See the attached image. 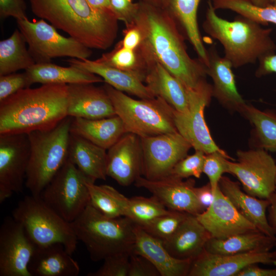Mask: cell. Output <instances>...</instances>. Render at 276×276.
<instances>
[{"label":"cell","instance_id":"obj_51","mask_svg":"<svg viewBox=\"0 0 276 276\" xmlns=\"http://www.w3.org/2000/svg\"><path fill=\"white\" fill-rule=\"evenodd\" d=\"M270 201L269 209V223L274 229L276 234V191L274 192L268 198ZM274 246L276 247V241ZM276 257V250L273 251Z\"/></svg>","mask_w":276,"mask_h":276},{"label":"cell","instance_id":"obj_46","mask_svg":"<svg viewBox=\"0 0 276 276\" xmlns=\"http://www.w3.org/2000/svg\"><path fill=\"white\" fill-rule=\"evenodd\" d=\"M24 0H0V17L4 19L13 17L16 19L27 17Z\"/></svg>","mask_w":276,"mask_h":276},{"label":"cell","instance_id":"obj_1","mask_svg":"<svg viewBox=\"0 0 276 276\" xmlns=\"http://www.w3.org/2000/svg\"><path fill=\"white\" fill-rule=\"evenodd\" d=\"M133 24L142 32L143 43L152 56L187 89L208 83L205 65L190 57L180 29L167 10L140 0Z\"/></svg>","mask_w":276,"mask_h":276},{"label":"cell","instance_id":"obj_5","mask_svg":"<svg viewBox=\"0 0 276 276\" xmlns=\"http://www.w3.org/2000/svg\"><path fill=\"white\" fill-rule=\"evenodd\" d=\"M71 225L93 261L132 252L135 223L127 217H108L89 203Z\"/></svg>","mask_w":276,"mask_h":276},{"label":"cell","instance_id":"obj_2","mask_svg":"<svg viewBox=\"0 0 276 276\" xmlns=\"http://www.w3.org/2000/svg\"><path fill=\"white\" fill-rule=\"evenodd\" d=\"M67 84L20 90L0 102V134L52 129L67 117Z\"/></svg>","mask_w":276,"mask_h":276},{"label":"cell","instance_id":"obj_50","mask_svg":"<svg viewBox=\"0 0 276 276\" xmlns=\"http://www.w3.org/2000/svg\"><path fill=\"white\" fill-rule=\"evenodd\" d=\"M257 264H251L246 267L237 276H276V267L271 269L262 268Z\"/></svg>","mask_w":276,"mask_h":276},{"label":"cell","instance_id":"obj_56","mask_svg":"<svg viewBox=\"0 0 276 276\" xmlns=\"http://www.w3.org/2000/svg\"><path fill=\"white\" fill-rule=\"evenodd\" d=\"M275 189H276V178H275Z\"/></svg>","mask_w":276,"mask_h":276},{"label":"cell","instance_id":"obj_15","mask_svg":"<svg viewBox=\"0 0 276 276\" xmlns=\"http://www.w3.org/2000/svg\"><path fill=\"white\" fill-rule=\"evenodd\" d=\"M35 247L22 225L6 217L0 228V276H32L28 265Z\"/></svg>","mask_w":276,"mask_h":276},{"label":"cell","instance_id":"obj_8","mask_svg":"<svg viewBox=\"0 0 276 276\" xmlns=\"http://www.w3.org/2000/svg\"><path fill=\"white\" fill-rule=\"evenodd\" d=\"M12 217L22 225L35 246L60 243L71 255L76 249L78 239L71 223L56 213L40 197L26 196L13 210Z\"/></svg>","mask_w":276,"mask_h":276},{"label":"cell","instance_id":"obj_16","mask_svg":"<svg viewBox=\"0 0 276 276\" xmlns=\"http://www.w3.org/2000/svg\"><path fill=\"white\" fill-rule=\"evenodd\" d=\"M156 197L168 210L196 216L204 211L195 193V181L186 180L169 175L155 180L139 176L134 183Z\"/></svg>","mask_w":276,"mask_h":276},{"label":"cell","instance_id":"obj_12","mask_svg":"<svg viewBox=\"0 0 276 276\" xmlns=\"http://www.w3.org/2000/svg\"><path fill=\"white\" fill-rule=\"evenodd\" d=\"M140 139L142 176L150 180L170 175L175 165L187 156L192 148L178 131Z\"/></svg>","mask_w":276,"mask_h":276},{"label":"cell","instance_id":"obj_52","mask_svg":"<svg viewBox=\"0 0 276 276\" xmlns=\"http://www.w3.org/2000/svg\"><path fill=\"white\" fill-rule=\"evenodd\" d=\"M93 8L100 10H111L110 0H86Z\"/></svg>","mask_w":276,"mask_h":276},{"label":"cell","instance_id":"obj_11","mask_svg":"<svg viewBox=\"0 0 276 276\" xmlns=\"http://www.w3.org/2000/svg\"><path fill=\"white\" fill-rule=\"evenodd\" d=\"M236 155V162L226 159V173L237 178L248 194L268 199L276 190V163L274 159L261 148L238 150Z\"/></svg>","mask_w":276,"mask_h":276},{"label":"cell","instance_id":"obj_4","mask_svg":"<svg viewBox=\"0 0 276 276\" xmlns=\"http://www.w3.org/2000/svg\"><path fill=\"white\" fill-rule=\"evenodd\" d=\"M212 0L208 1L205 18L202 24L204 32L222 45L224 57L233 67L252 64L275 53L272 29L247 17L238 15L229 21L219 16Z\"/></svg>","mask_w":276,"mask_h":276},{"label":"cell","instance_id":"obj_27","mask_svg":"<svg viewBox=\"0 0 276 276\" xmlns=\"http://www.w3.org/2000/svg\"><path fill=\"white\" fill-rule=\"evenodd\" d=\"M144 83L155 97L163 99L176 111H188V89L154 58L150 63Z\"/></svg>","mask_w":276,"mask_h":276},{"label":"cell","instance_id":"obj_29","mask_svg":"<svg viewBox=\"0 0 276 276\" xmlns=\"http://www.w3.org/2000/svg\"><path fill=\"white\" fill-rule=\"evenodd\" d=\"M70 132L108 150L127 132L121 119L116 115L99 119L72 118Z\"/></svg>","mask_w":276,"mask_h":276},{"label":"cell","instance_id":"obj_49","mask_svg":"<svg viewBox=\"0 0 276 276\" xmlns=\"http://www.w3.org/2000/svg\"><path fill=\"white\" fill-rule=\"evenodd\" d=\"M259 66L256 71L257 77L276 73V54L267 56L259 61Z\"/></svg>","mask_w":276,"mask_h":276},{"label":"cell","instance_id":"obj_30","mask_svg":"<svg viewBox=\"0 0 276 276\" xmlns=\"http://www.w3.org/2000/svg\"><path fill=\"white\" fill-rule=\"evenodd\" d=\"M200 1L165 0L163 8L173 17L192 45L199 59L206 65L207 49L204 45L197 21V11Z\"/></svg>","mask_w":276,"mask_h":276},{"label":"cell","instance_id":"obj_23","mask_svg":"<svg viewBox=\"0 0 276 276\" xmlns=\"http://www.w3.org/2000/svg\"><path fill=\"white\" fill-rule=\"evenodd\" d=\"M219 187L223 194L237 210L257 229L264 234L276 238L275 232L266 217V210L270 205L268 199L252 196L241 190L238 182L222 176Z\"/></svg>","mask_w":276,"mask_h":276},{"label":"cell","instance_id":"obj_7","mask_svg":"<svg viewBox=\"0 0 276 276\" xmlns=\"http://www.w3.org/2000/svg\"><path fill=\"white\" fill-rule=\"evenodd\" d=\"M103 87L127 132L143 137L177 131L174 109L161 98L136 100L107 83Z\"/></svg>","mask_w":276,"mask_h":276},{"label":"cell","instance_id":"obj_41","mask_svg":"<svg viewBox=\"0 0 276 276\" xmlns=\"http://www.w3.org/2000/svg\"><path fill=\"white\" fill-rule=\"evenodd\" d=\"M230 158L225 152L215 151L205 154L203 173L208 177L214 194L223 174L226 173V160Z\"/></svg>","mask_w":276,"mask_h":276},{"label":"cell","instance_id":"obj_22","mask_svg":"<svg viewBox=\"0 0 276 276\" xmlns=\"http://www.w3.org/2000/svg\"><path fill=\"white\" fill-rule=\"evenodd\" d=\"M135 241L133 254L149 260L157 268L160 276H188L192 261L173 257L163 242L135 224Z\"/></svg>","mask_w":276,"mask_h":276},{"label":"cell","instance_id":"obj_36","mask_svg":"<svg viewBox=\"0 0 276 276\" xmlns=\"http://www.w3.org/2000/svg\"><path fill=\"white\" fill-rule=\"evenodd\" d=\"M254 126L258 148L276 152V113L246 104L241 112Z\"/></svg>","mask_w":276,"mask_h":276},{"label":"cell","instance_id":"obj_3","mask_svg":"<svg viewBox=\"0 0 276 276\" xmlns=\"http://www.w3.org/2000/svg\"><path fill=\"white\" fill-rule=\"evenodd\" d=\"M33 13L90 49L106 50L115 40L118 21L110 10L92 7L86 0H30Z\"/></svg>","mask_w":276,"mask_h":276},{"label":"cell","instance_id":"obj_18","mask_svg":"<svg viewBox=\"0 0 276 276\" xmlns=\"http://www.w3.org/2000/svg\"><path fill=\"white\" fill-rule=\"evenodd\" d=\"M258 263L276 266L274 252L252 251L222 255L204 251L192 261L188 276H237L246 267Z\"/></svg>","mask_w":276,"mask_h":276},{"label":"cell","instance_id":"obj_43","mask_svg":"<svg viewBox=\"0 0 276 276\" xmlns=\"http://www.w3.org/2000/svg\"><path fill=\"white\" fill-rule=\"evenodd\" d=\"M30 86L25 72L0 76V102Z\"/></svg>","mask_w":276,"mask_h":276},{"label":"cell","instance_id":"obj_28","mask_svg":"<svg viewBox=\"0 0 276 276\" xmlns=\"http://www.w3.org/2000/svg\"><path fill=\"white\" fill-rule=\"evenodd\" d=\"M68 159L93 182L107 176L106 149L71 132Z\"/></svg>","mask_w":276,"mask_h":276},{"label":"cell","instance_id":"obj_47","mask_svg":"<svg viewBox=\"0 0 276 276\" xmlns=\"http://www.w3.org/2000/svg\"><path fill=\"white\" fill-rule=\"evenodd\" d=\"M123 38L119 42L126 48L136 49L143 42V36L140 29L135 24L126 27L123 31Z\"/></svg>","mask_w":276,"mask_h":276},{"label":"cell","instance_id":"obj_53","mask_svg":"<svg viewBox=\"0 0 276 276\" xmlns=\"http://www.w3.org/2000/svg\"><path fill=\"white\" fill-rule=\"evenodd\" d=\"M143 2L157 7H163L165 0H141Z\"/></svg>","mask_w":276,"mask_h":276},{"label":"cell","instance_id":"obj_26","mask_svg":"<svg viewBox=\"0 0 276 276\" xmlns=\"http://www.w3.org/2000/svg\"><path fill=\"white\" fill-rule=\"evenodd\" d=\"M71 256L60 243L36 246L29 271L32 276H77L80 266Z\"/></svg>","mask_w":276,"mask_h":276},{"label":"cell","instance_id":"obj_6","mask_svg":"<svg viewBox=\"0 0 276 276\" xmlns=\"http://www.w3.org/2000/svg\"><path fill=\"white\" fill-rule=\"evenodd\" d=\"M72 117H67L54 128L28 133L30 155L25 186L31 194H40L68 159Z\"/></svg>","mask_w":276,"mask_h":276},{"label":"cell","instance_id":"obj_14","mask_svg":"<svg viewBox=\"0 0 276 276\" xmlns=\"http://www.w3.org/2000/svg\"><path fill=\"white\" fill-rule=\"evenodd\" d=\"M30 155L28 133L0 134V203L22 192Z\"/></svg>","mask_w":276,"mask_h":276},{"label":"cell","instance_id":"obj_40","mask_svg":"<svg viewBox=\"0 0 276 276\" xmlns=\"http://www.w3.org/2000/svg\"><path fill=\"white\" fill-rule=\"evenodd\" d=\"M205 154L199 150L187 155L179 161L174 167L170 175L184 179L191 176L199 178L203 173V167Z\"/></svg>","mask_w":276,"mask_h":276},{"label":"cell","instance_id":"obj_19","mask_svg":"<svg viewBox=\"0 0 276 276\" xmlns=\"http://www.w3.org/2000/svg\"><path fill=\"white\" fill-rule=\"evenodd\" d=\"M142 161L140 137L126 132L108 149L107 175L119 185L128 186L142 176Z\"/></svg>","mask_w":276,"mask_h":276},{"label":"cell","instance_id":"obj_34","mask_svg":"<svg viewBox=\"0 0 276 276\" xmlns=\"http://www.w3.org/2000/svg\"><path fill=\"white\" fill-rule=\"evenodd\" d=\"M26 43L24 35L17 29L0 41V76L26 70L36 63Z\"/></svg>","mask_w":276,"mask_h":276},{"label":"cell","instance_id":"obj_45","mask_svg":"<svg viewBox=\"0 0 276 276\" xmlns=\"http://www.w3.org/2000/svg\"><path fill=\"white\" fill-rule=\"evenodd\" d=\"M128 276H160L155 266L144 257L131 254Z\"/></svg>","mask_w":276,"mask_h":276},{"label":"cell","instance_id":"obj_32","mask_svg":"<svg viewBox=\"0 0 276 276\" xmlns=\"http://www.w3.org/2000/svg\"><path fill=\"white\" fill-rule=\"evenodd\" d=\"M276 238L259 230L239 234L224 239L211 238L205 251L217 255H229L252 251H268L274 246Z\"/></svg>","mask_w":276,"mask_h":276},{"label":"cell","instance_id":"obj_48","mask_svg":"<svg viewBox=\"0 0 276 276\" xmlns=\"http://www.w3.org/2000/svg\"><path fill=\"white\" fill-rule=\"evenodd\" d=\"M195 193L199 203L204 211L212 203L214 199V193L209 182L200 187H195Z\"/></svg>","mask_w":276,"mask_h":276},{"label":"cell","instance_id":"obj_38","mask_svg":"<svg viewBox=\"0 0 276 276\" xmlns=\"http://www.w3.org/2000/svg\"><path fill=\"white\" fill-rule=\"evenodd\" d=\"M170 211L156 197L135 196L129 198L127 217L143 226Z\"/></svg>","mask_w":276,"mask_h":276},{"label":"cell","instance_id":"obj_13","mask_svg":"<svg viewBox=\"0 0 276 276\" xmlns=\"http://www.w3.org/2000/svg\"><path fill=\"white\" fill-rule=\"evenodd\" d=\"M188 89V111L181 113L173 110V118L177 131L195 150L209 154L215 151L225 152L212 137L206 123L204 111L212 96V86L209 83L195 89Z\"/></svg>","mask_w":276,"mask_h":276},{"label":"cell","instance_id":"obj_9","mask_svg":"<svg viewBox=\"0 0 276 276\" xmlns=\"http://www.w3.org/2000/svg\"><path fill=\"white\" fill-rule=\"evenodd\" d=\"M88 181H91L68 159L43 190L40 197L56 213L71 223L90 203L86 184Z\"/></svg>","mask_w":276,"mask_h":276},{"label":"cell","instance_id":"obj_55","mask_svg":"<svg viewBox=\"0 0 276 276\" xmlns=\"http://www.w3.org/2000/svg\"><path fill=\"white\" fill-rule=\"evenodd\" d=\"M272 4L276 6V0H271Z\"/></svg>","mask_w":276,"mask_h":276},{"label":"cell","instance_id":"obj_33","mask_svg":"<svg viewBox=\"0 0 276 276\" xmlns=\"http://www.w3.org/2000/svg\"><path fill=\"white\" fill-rule=\"evenodd\" d=\"M153 57L143 43L136 49L123 47L120 42L108 53L103 54L96 60L138 77L144 82L150 63Z\"/></svg>","mask_w":276,"mask_h":276},{"label":"cell","instance_id":"obj_25","mask_svg":"<svg viewBox=\"0 0 276 276\" xmlns=\"http://www.w3.org/2000/svg\"><path fill=\"white\" fill-rule=\"evenodd\" d=\"M72 65L101 77L104 82L115 89L136 96L140 99L155 97L145 83L136 75L88 59L72 58L67 60Z\"/></svg>","mask_w":276,"mask_h":276},{"label":"cell","instance_id":"obj_20","mask_svg":"<svg viewBox=\"0 0 276 276\" xmlns=\"http://www.w3.org/2000/svg\"><path fill=\"white\" fill-rule=\"evenodd\" d=\"M67 117L99 119L116 115L105 89L93 83L67 84Z\"/></svg>","mask_w":276,"mask_h":276},{"label":"cell","instance_id":"obj_39","mask_svg":"<svg viewBox=\"0 0 276 276\" xmlns=\"http://www.w3.org/2000/svg\"><path fill=\"white\" fill-rule=\"evenodd\" d=\"M188 214H190L170 210L168 214L141 227L153 237L165 242L175 234Z\"/></svg>","mask_w":276,"mask_h":276},{"label":"cell","instance_id":"obj_17","mask_svg":"<svg viewBox=\"0 0 276 276\" xmlns=\"http://www.w3.org/2000/svg\"><path fill=\"white\" fill-rule=\"evenodd\" d=\"M214 195L211 205L203 212L196 216L212 238L224 239L258 230L237 210L223 194L219 185Z\"/></svg>","mask_w":276,"mask_h":276},{"label":"cell","instance_id":"obj_24","mask_svg":"<svg viewBox=\"0 0 276 276\" xmlns=\"http://www.w3.org/2000/svg\"><path fill=\"white\" fill-rule=\"evenodd\" d=\"M211 238L196 216L188 214L175 234L163 243L174 258L192 261L205 251Z\"/></svg>","mask_w":276,"mask_h":276},{"label":"cell","instance_id":"obj_31","mask_svg":"<svg viewBox=\"0 0 276 276\" xmlns=\"http://www.w3.org/2000/svg\"><path fill=\"white\" fill-rule=\"evenodd\" d=\"M25 73L30 85L36 83L94 84L104 81L101 77L75 66L64 67L51 62L35 63L25 70Z\"/></svg>","mask_w":276,"mask_h":276},{"label":"cell","instance_id":"obj_37","mask_svg":"<svg viewBox=\"0 0 276 276\" xmlns=\"http://www.w3.org/2000/svg\"><path fill=\"white\" fill-rule=\"evenodd\" d=\"M214 8L227 9L247 17L263 26L276 25V6L260 7L248 0H212Z\"/></svg>","mask_w":276,"mask_h":276},{"label":"cell","instance_id":"obj_44","mask_svg":"<svg viewBox=\"0 0 276 276\" xmlns=\"http://www.w3.org/2000/svg\"><path fill=\"white\" fill-rule=\"evenodd\" d=\"M110 9L119 21H123L126 27L134 24L139 2L133 0H110Z\"/></svg>","mask_w":276,"mask_h":276},{"label":"cell","instance_id":"obj_10","mask_svg":"<svg viewBox=\"0 0 276 276\" xmlns=\"http://www.w3.org/2000/svg\"><path fill=\"white\" fill-rule=\"evenodd\" d=\"M17 23L36 63L50 62L60 57L83 60L92 54L90 48L71 37L62 36L43 19L31 21L26 17L17 19Z\"/></svg>","mask_w":276,"mask_h":276},{"label":"cell","instance_id":"obj_35","mask_svg":"<svg viewBox=\"0 0 276 276\" xmlns=\"http://www.w3.org/2000/svg\"><path fill=\"white\" fill-rule=\"evenodd\" d=\"M90 203L103 215L110 218L125 217L129 198L113 187L107 185H96L86 181Z\"/></svg>","mask_w":276,"mask_h":276},{"label":"cell","instance_id":"obj_21","mask_svg":"<svg viewBox=\"0 0 276 276\" xmlns=\"http://www.w3.org/2000/svg\"><path fill=\"white\" fill-rule=\"evenodd\" d=\"M207 54L205 66L213 83V97L225 108L241 113L246 103L237 89L231 62L219 55L215 44L207 49Z\"/></svg>","mask_w":276,"mask_h":276},{"label":"cell","instance_id":"obj_42","mask_svg":"<svg viewBox=\"0 0 276 276\" xmlns=\"http://www.w3.org/2000/svg\"><path fill=\"white\" fill-rule=\"evenodd\" d=\"M130 254L114 255L104 260L102 266L87 276H128Z\"/></svg>","mask_w":276,"mask_h":276},{"label":"cell","instance_id":"obj_54","mask_svg":"<svg viewBox=\"0 0 276 276\" xmlns=\"http://www.w3.org/2000/svg\"><path fill=\"white\" fill-rule=\"evenodd\" d=\"M254 5L260 6L265 7L273 5L271 0H248Z\"/></svg>","mask_w":276,"mask_h":276}]
</instances>
